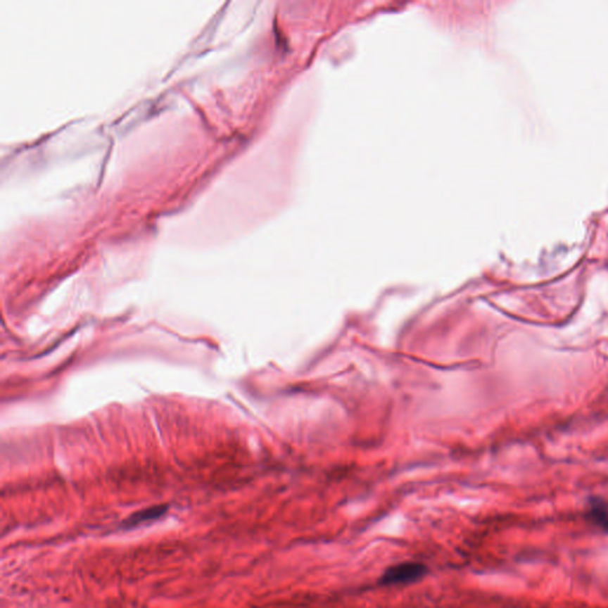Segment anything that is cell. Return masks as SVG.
<instances>
[{
	"mask_svg": "<svg viewBox=\"0 0 608 608\" xmlns=\"http://www.w3.org/2000/svg\"><path fill=\"white\" fill-rule=\"evenodd\" d=\"M167 509V506L158 505L144 509V511H141V512L134 513L125 521V524L129 526V528H132V526L141 524L144 521H153V519H156V518L160 517L162 514H164Z\"/></svg>",
	"mask_w": 608,
	"mask_h": 608,
	"instance_id": "obj_3",
	"label": "cell"
},
{
	"mask_svg": "<svg viewBox=\"0 0 608 608\" xmlns=\"http://www.w3.org/2000/svg\"><path fill=\"white\" fill-rule=\"evenodd\" d=\"M585 516L590 524L608 533V502L601 498L590 499Z\"/></svg>",
	"mask_w": 608,
	"mask_h": 608,
	"instance_id": "obj_2",
	"label": "cell"
},
{
	"mask_svg": "<svg viewBox=\"0 0 608 608\" xmlns=\"http://www.w3.org/2000/svg\"><path fill=\"white\" fill-rule=\"evenodd\" d=\"M426 574V568L421 563H399L385 570L384 574L380 578V583L386 585H407L417 581Z\"/></svg>",
	"mask_w": 608,
	"mask_h": 608,
	"instance_id": "obj_1",
	"label": "cell"
}]
</instances>
